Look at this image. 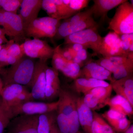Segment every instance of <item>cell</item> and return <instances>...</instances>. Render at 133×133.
Returning a JSON list of instances; mask_svg holds the SVG:
<instances>
[{
    "instance_id": "8d00e7d4",
    "label": "cell",
    "mask_w": 133,
    "mask_h": 133,
    "mask_svg": "<svg viewBox=\"0 0 133 133\" xmlns=\"http://www.w3.org/2000/svg\"><path fill=\"white\" fill-rule=\"evenodd\" d=\"M59 51L63 57L69 61H72V56L67 48L62 49L59 47Z\"/></svg>"
},
{
    "instance_id": "c3c4849f",
    "label": "cell",
    "mask_w": 133,
    "mask_h": 133,
    "mask_svg": "<svg viewBox=\"0 0 133 133\" xmlns=\"http://www.w3.org/2000/svg\"><path fill=\"white\" fill-rule=\"evenodd\" d=\"M4 45H0V51H1V50L3 48V46H4Z\"/></svg>"
},
{
    "instance_id": "83f0119b",
    "label": "cell",
    "mask_w": 133,
    "mask_h": 133,
    "mask_svg": "<svg viewBox=\"0 0 133 133\" xmlns=\"http://www.w3.org/2000/svg\"><path fill=\"white\" fill-rule=\"evenodd\" d=\"M112 85L110 83L108 86L99 87L92 89L84 94H91L98 98L107 101L110 98L112 91Z\"/></svg>"
},
{
    "instance_id": "1f68e13d",
    "label": "cell",
    "mask_w": 133,
    "mask_h": 133,
    "mask_svg": "<svg viewBox=\"0 0 133 133\" xmlns=\"http://www.w3.org/2000/svg\"><path fill=\"white\" fill-rule=\"evenodd\" d=\"M22 0H0V7L5 12L17 14Z\"/></svg>"
},
{
    "instance_id": "6da1fadb",
    "label": "cell",
    "mask_w": 133,
    "mask_h": 133,
    "mask_svg": "<svg viewBox=\"0 0 133 133\" xmlns=\"http://www.w3.org/2000/svg\"><path fill=\"white\" fill-rule=\"evenodd\" d=\"M35 63L32 58L24 56L15 64L4 71L1 70L3 76V85L18 84L31 87Z\"/></svg>"
},
{
    "instance_id": "ac0fdd59",
    "label": "cell",
    "mask_w": 133,
    "mask_h": 133,
    "mask_svg": "<svg viewBox=\"0 0 133 133\" xmlns=\"http://www.w3.org/2000/svg\"><path fill=\"white\" fill-rule=\"evenodd\" d=\"M111 84L116 95L125 98L133 107V74L115 80Z\"/></svg>"
},
{
    "instance_id": "d4e9b609",
    "label": "cell",
    "mask_w": 133,
    "mask_h": 133,
    "mask_svg": "<svg viewBox=\"0 0 133 133\" xmlns=\"http://www.w3.org/2000/svg\"><path fill=\"white\" fill-rule=\"evenodd\" d=\"M128 58L127 56H112L102 57L95 61V63L110 71L112 74Z\"/></svg>"
},
{
    "instance_id": "ffe728a7",
    "label": "cell",
    "mask_w": 133,
    "mask_h": 133,
    "mask_svg": "<svg viewBox=\"0 0 133 133\" xmlns=\"http://www.w3.org/2000/svg\"><path fill=\"white\" fill-rule=\"evenodd\" d=\"M126 0H94V5L91 7L93 15L100 17L101 21L107 18L108 12L118 6Z\"/></svg>"
},
{
    "instance_id": "f1b7e54d",
    "label": "cell",
    "mask_w": 133,
    "mask_h": 133,
    "mask_svg": "<svg viewBox=\"0 0 133 133\" xmlns=\"http://www.w3.org/2000/svg\"><path fill=\"white\" fill-rule=\"evenodd\" d=\"M83 97L84 103L93 111L103 108L107 105V102L98 98L91 94H84Z\"/></svg>"
},
{
    "instance_id": "52a82bcc",
    "label": "cell",
    "mask_w": 133,
    "mask_h": 133,
    "mask_svg": "<svg viewBox=\"0 0 133 133\" xmlns=\"http://www.w3.org/2000/svg\"><path fill=\"white\" fill-rule=\"evenodd\" d=\"M98 25L94 21L93 16L88 17L78 22H69L65 19L61 23L55 35L57 39L65 38L66 37L84 30L90 28H98Z\"/></svg>"
},
{
    "instance_id": "5bb4252c",
    "label": "cell",
    "mask_w": 133,
    "mask_h": 133,
    "mask_svg": "<svg viewBox=\"0 0 133 133\" xmlns=\"http://www.w3.org/2000/svg\"><path fill=\"white\" fill-rule=\"evenodd\" d=\"M42 0H22L20 14L24 30L29 24L37 18L42 8Z\"/></svg>"
},
{
    "instance_id": "8fae6325",
    "label": "cell",
    "mask_w": 133,
    "mask_h": 133,
    "mask_svg": "<svg viewBox=\"0 0 133 133\" xmlns=\"http://www.w3.org/2000/svg\"><path fill=\"white\" fill-rule=\"evenodd\" d=\"M59 104L57 113L66 115L77 112V102L78 96L75 92L61 88L58 96Z\"/></svg>"
},
{
    "instance_id": "d590c367",
    "label": "cell",
    "mask_w": 133,
    "mask_h": 133,
    "mask_svg": "<svg viewBox=\"0 0 133 133\" xmlns=\"http://www.w3.org/2000/svg\"><path fill=\"white\" fill-rule=\"evenodd\" d=\"M38 18L41 21L49 26H55L58 27L61 23L60 20L59 19L51 18L49 16L44 17Z\"/></svg>"
},
{
    "instance_id": "e0dca14e",
    "label": "cell",
    "mask_w": 133,
    "mask_h": 133,
    "mask_svg": "<svg viewBox=\"0 0 133 133\" xmlns=\"http://www.w3.org/2000/svg\"><path fill=\"white\" fill-rule=\"evenodd\" d=\"M79 78L108 80L112 82V74L95 62H90L81 69Z\"/></svg>"
},
{
    "instance_id": "44dd1931",
    "label": "cell",
    "mask_w": 133,
    "mask_h": 133,
    "mask_svg": "<svg viewBox=\"0 0 133 133\" xmlns=\"http://www.w3.org/2000/svg\"><path fill=\"white\" fill-rule=\"evenodd\" d=\"M27 90L26 87L18 84L7 85L3 86L0 97L3 104L9 109L19 95Z\"/></svg>"
},
{
    "instance_id": "f6af8a7d",
    "label": "cell",
    "mask_w": 133,
    "mask_h": 133,
    "mask_svg": "<svg viewBox=\"0 0 133 133\" xmlns=\"http://www.w3.org/2000/svg\"><path fill=\"white\" fill-rule=\"evenodd\" d=\"M123 133H133V124H131L128 128Z\"/></svg>"
},
{
    "instance_id": "ee69618b",
    "label": "cell",
    "mask_w": 133,
    "mask_h": 133,
    "mask_svg": "<svg viewBox=\"0 0 133 133\" xmlns=\"http://www.w3.org/2000/svg\"><path fill=\"white\" fill-rule=\"evenodd\" d=\"M5 35H6V33H5L4 29L1 28H0V38H1L3 39L7 43L9 41H8V39L6 38Z\"/></svg>"
},
{
    "instance_id": "277c9868",
    "label": "cell",
    "mask_w": 133,
    "mask_h": 133,
    "mask_svg": "<svg viewBox=\"0 0 133 133\" xmlns=\"http://www.w3.org/2000/svg\"><path fill=\"white\" fill-rule=\"evenodd\" d=\"M58 100L53 102H44L29 101L9 108L12 119L20 115H34L57 111Z\"/></svg>"
},
{
    "instance_id": "bcb514c9",
    "label": "cell",
    "mask_w": 133,
    "mask_h": 133,
    "mask_svg": "<svg viewBox=\"0 0 133 133\" xmlns=\"http://www.w3.org/2000/svg\"><path fill=\"white\" fill-rule=\"evenodd\" d=\"M3 86H4V85H3V83L2 80L0 78V96H1V93Z\"/></svg>"
},
{
    "instance_id": "f546056e",
    "label": "cell",
    "mask_w": 133,
    "mask_h": 133,
    "mask_svg": "<svg viewBox=\"0 0 133 133\" xmlns=\"http://www.w3.org/2000/svg\"><path fill=\"white\" fill-rule=\"evenodd\" d=\"M11 119L9 109L3 104L0 97V133H4Z\"/></svg>"
},
{
    "instance_id": "7bdbcfd3",
    "label": "cell",
    "mask_w": 133,
    "mask_h": 133,
    "mask_svg": "<svg viewBox=\"0 0 133 133\" xmlns=\"http://www.w3.org/2000/svg\"><path fill=\"white\" fill-rule=\"evenodd\" d=\"M49 133H62L59 131L57 123L54 124L51 129Z\"/></svg>"
},
{
    "instance_id": "7dc6e473",
    "label": "cell",
    "mask_w": 133,
    "mask_h": 133,
    "mask_svg": "<svg viewBox=\"0 0 133 133\" xmlns=\"http://www.w3.org/2000/svg\"><path fill=\"white\" fill-rule=\"evenodd\" d=\"M4 43H6L2 38H0V45H2Z\"/></svg>"
},
{
    "instance_id": "603a6c76",
    "label": "cell",
    "mask_w": 133,
    "mask_h": 133,
    "mask_svg": "<svg viewBox=\"0 0 133 133\" xmlns=\"http://www.w3.org/2000/svg\"><path fill=\"white\" fill-rule=\"evenodd\" d=\"M107 105L110 109L119 112L127 116L131 117L133 114V107L128 101L122 96L116 95L108 101Z\"/></svg>"
},
{
    "instance_id": "7402d4cb",
    "label": "cell",
    "mask_w": 133,
    "mask_h": 133,
    "mask_svg": "<svg viewBox=\"0 0 133 133\" xmlns=\"http://www.w3.org/2000/svg\"><path fill=\"white\" fill-rule=\"evenodd\" d=\"M109 83L103 80H98L93 78H78L74 80L72 86V89L78 93L85 94L93 88L99 87H107Z\"/></svg>"
},
{
    "instance_id": "484cf974",
    "label": "cell",
    "mask_w": 133,
    "mask_h": 133,
    "mask_svg": "<svg viewBox=\"0 0 133 133\" xmlns=\"http://www.w3.org/2000/svg\"><path fill=\"white\" fill-rule=\"evenodd\" d=\"M93 114L91 133H116L101 115L95 111Z\"/></svg>"
},
{
    "instance_id": "74e56055",
    "label": "cell",
    "mask_w": 133,
    "mask_h": 133,
    "mask_svg": "<svg viewBox=\"0 0 133 133\" xmlns=\"http://www.w3.org/2000/svg\"><path fill=\"white\" fill-rule=\"evenodd\" d=\"M76 55L84 62L87 59L88 57V54L87 49H83L78 52H77Z\"/></svg>"
},
{
    "instance_id": "4fadbf2b",
    "label": "cell",
    "mask_w": 133,
    "mask_h": 133,
    "mask_svg": "<svg viewBox=\"0 0 133 133\" xmlns=\"http://www.w3.org/2000/svg\"><path fill=\"white\" fill-rule=\"evenodd\" d=\"M6 35L13 38L14 41H19L24 36V29L21 18L19 15L5 12Z\"/></svg>"
},
{
    "instance_id": "7a4b0ae2",
    "label": "cell",
    "mask_w": 133,
    "mask_h": 133,
    "mask_svg": "<svg viewBox=\"0 0 133 133\" xmlns=\"http://www.w3.org/2000/svg\"><path fill=\"white\" fill-rule=\"evenodd\" d=\"M108 29L121 35L133 33V5L128 1L116 9Z\"/></svg>"
},
{
    "instance_id": "4316f807",
    "label": "cell",
    "mask_w": 133,
    "mask_h": 133,
    "mask_svg": "<svg viewBox=\"0 0 133 133\" xmlns=\"http://www.w3.org/2000/svg\"><path fill=\"white\" fill-rule=\"evenodd\" d=\"M133 58L128 57L127 61L119 65L113 73L112 75V82L130 76L133 74Z\"/></svg>"
},
{
    "instance_id": "60d3db41",
    "label": "cell",
    "mask_w": 133,
    "mask_h": 133,
    "mask_svg": "<svg viewBox=\"0 0 133 133\" xmlns=\"http://www.w3.org/2000/svg\"><path fill=\"white\" fill-rule=\"evenodd\" d=\"M0 25L3 27L4 30L6 28V23H5V16L4 15V10L0 9Z\"/></svg>"
},
{
    "instance_id": "9c48e42d",
    "label": "cell",
    "mask_w": 133,
    "mask_h": 133,
    "mask_svg": "<svg viewBox=\"0 0 133 133\" xmlns=\"http://www.w3.org/2000/svg\"><path fill=\"white\" fill-rule=\"evenodd\" d=\"M60 45L54 49L52 57V67L62 72L65 76L72 79L79 77L81 67L72 61H69L63 57L59 51Z\"/></svg>"
},
{
    "instance_id": "e575fe53",
    "label": "cell",
    "mask_w": 133,
    "mask_h": 133,
    "mask_svg": "<svg viewBox=\"0 0 133 133\" xmlns=\"http://www.w3.org/2000/svg\"><path fill=\"white\" fill-rule=\"evenodd\" d=\"M10 41L7 43L6 45H4L3 48L0 51V68H2V65L6 62L8 57V50L9 48Z\"/></svg>"
},
{
    "instance_id": "2e32d148",
    "label": "cell",
    "mask_w": 133,
    "mask_h": 133,
    "mask_svg": "<svg viewBox=\"0 0 133 133\" xmlns=\"http://www.w3.org/2000/svg\"><path fill=\"white\" fill-rule=\"evenodd\" d=\"M101 115L116 132L124 133L131 125L127 116L112 109H109Z\"/></svg>"
},
{
    "instance_id": "681fc988",
    "label": "cell",
    "mask_w": 133,
    "mask_h": 133,
    "mask_svg": "<svg viewBox=\"0 0 133 133\" xmlns=\"http://www.w3.org/2000/svg\"><path fill=\"white\" fill-rule=\"evenodd\" d=\"M77 133H85L84 132H80V131H79Z\"/></svg>"
},
{
    "instance_id": "ab89813d",
    "label": "cell",
    "mask_w": 133,
    "mask_h": 133,
    "mask_svg": "<svg viewBox=\"0 0 133 133\" xmlns=\"http://www.w3.org/2000/svg\"><path fill=\"white\" fill-rule=\"evenodd\" d=\"M69 47L76 52V54L77 52H78L83 49H86L83 45L79 44H69Z\"/></svg>"
},
{
    "instance_id": "f35d334b",
    "label": "cell",
    "mask_w": 133,
    "mask_h": 133,
    "mask_svg": "<svg viewBox=\"0 0 133 133\" xmlns=\"http://www.w3.org/2000/svg\"><path fill=\"white\" fill-rule=\"evenodd\" d=\"M20 59L16 58L9 56L7 60L5 63L2 65V67L4 66H8V65H13L16 63Z\"/></svg>"
},
{
    "instance_id": "f907efd6",
    "label": "cell",
    "mask_w": 133,
    "mask_h": 133,
    "mask_svg": "<svg viewBox=\"0 0 133 133\" xmlns=\"http://www.w3.org/2000/svg\"><path fill=\"white\" fill-rule=\"evenodd\" d=\"M1 68H0V72H1Z\"/></svg>"
},
{
    "instance_id": "ba28073f",
    "label": "cell",
    "mask_w": 133,
    "mask_h": 133,
    "mask_svg": "<svg viewBox=\"0 0 133 133\" xmlns=\"http://www.w3.org/2000/svg\"><path fill=\"white\" fill-rule=\"evenodd\" d=\"M39 115H20L13 118L7 127V133H38Z\"/></svg>"
},
{
    "instance_id": "cb8c5ba5",
    "label": "cell",
    "mask_w": 133,
    "mask_h": 133,
    "mask_svg": "<svg viewBox=\"0 0 133 133\" xmlns=\"http://www.w3.org/2000/svg\"><path fill=\"white\" fill-rule=\"evenodd\" d=\"M57 111L39 115L37 131L38 133H49L51 129L56 123Z\"/></svg>"
},
{
    "instance_id": "8992f818",
    "label": "cell",
    "mask_w": 133,
    "mask_h": 133,
    "mask_svg": "<svg viewBox=\"0 0 133 133\" xmlns=\"http://www.w3.org/2000/svg\"><path fill=\"white\" fill-rule=\"evenodd\" d=\"M23 44L24 54L30 58L46 61L52 58L54 49L45 41L37 38L28 39Z\"/></svg>"
},
{
    "instance_id": "7c38bea8",
    "label": "cell",
    "mask_w": 133,
    "mask_h": 133,
    "mask_svg": "<svg viewBox=\"0 0 133 133\" xmlns=\"http://www.w3.org/2000/svg\"><path fill=\"white\" fill-rule=\"evenodd\" d=\"M58 27L49 26L37 18L30 23L24 30V35L34 38H52L55 36Z\"/></svg>"
},
{
    "instance_id": "b9f144b4",
    "label": "cell",
    "mask_w": 133,
    "mask_h": 133,
    "mask_svg": "<svg viewBox=\"0 0 133 133\" xmlns=\"http://www.w3.org/2000/svg\"><path fill=\"white\" fill-rule=\"evenodd\" d=\"M72 61L74 63L78 64L81 68L84 66V62L79 59L76 55H75V56L72 57Z\"/></svg>"
},
{
    "instance_id": "30bf717a",
    "label": "cell",
    "mask_w": 133,
    "mask_h": 133,
    "mask_svg": "<svg viewBox=\"0 0 133 133\" xmlns=\"http://www.w3.org/2000/svg\"><path fill=\"white\" fill-rule=\"evenodd\" d=\"M119 35L114 31H110L102 37L99 55L104 57L112 56H128L121 47Z\"/></svg>"
},
{
    "instance_id": "5b68a950",
    "label": "cell",
    "mask_w": 133,
    "mask_h": 133,
    "mask_svg": "<svg viewBox=\"0 0 133 133\" xmlns=\"http://www.w3.org/2000/svg\"><path fill=\"white\" fill-rule=\"evenodd\" d=\"M47 61L39 60L35 63L31 85V93L33 100L45 101V87Z\"/></svg>"
},
{
    "instance_id": "d6986e66",
    "label": "cell",
    "mask_w": 133,
    "mask_h": 133,
    "mask_svg": "<svg viewBox=\"0 0 133 133\" xmlns=\"http://www.w3.org/2000/svg\"><path fill=\"white\" fill-rule=\"evenodd\" d=\"M77 110L79 124L84 132L85 133H91L93 119V111L84 103L83 97L78 98Z\"/></svg>"
},
{
    "instance_id": "836d02e7",
    "label": "cell",
    "mask_w": 133,
    "mask_h": 133,
    "mask_svg": "<svg viewBox=\"0 0 133 133\" xmlns=\"http://www.w3.org/2000/svg\"><path fill=\"white\" fill-rule=\"evenodd\" d=\"M42 8L45 10L50 17L61 20L54 0H42Z\"/></svg>"
},
{
    "instance_id": "4dcf8cb0",
    "label": "cell",
    "mask_w": 133,
    "mask_h": 133,
    "mask_svg": "<svg viewBox=\"0 0 133 133\" xmlns=\"http://www.w3.org/2000/svg\"><path fill=\"white\" fill-rule=\"evenodd\" d=\"M90 2L89 0H70L66 19L87 7Z\"/></svg>"
},
{
    "instance_id": "3957f363",
    "label": "cell",
    "mask_w": 133,
    "mask_h": 133,
    "mask_svg": "<svg viewBox=\"0 0 133 133\" xmlns=\"http://www.w3.org/2000/svg\"><path fill=\"white\" fill-rule=\"evenodd\" d=\"M97 29H87L71 34L64 38V44H79L87 49L92 50L95 54L99 55L102 37L98 32Z\"/></svg>"
},
{
    "instance_id": "9a60e30c",
    "label": "cell",
    "mask_w": 133,
    "mask_h": 133,
    "mask_svg": "<svg viewBox=\"0 0 133 133\" xmlns=\"http://www.w3.org/2000/svg\"><path fill=\"white\" fill-rule=\"evenodd\" d=\"M61 89L58 71L52 67L48 66L46 71L45 101L52 102L58 97Z\"/></svg>"
},
{
    "instance_id": "d6a6232c",
    "label": "cell",
    "mask_w": 133,
    "mask_h": 133,
    "mask_svg": "<svg viewBox=\"0 0 133 133\" xmlns=\"http://www.w3.org/2000/svg\"><path fill=\"white\" fill-rule=\"evenodd\" d=\"M9 48L8 50L9 56L16 58L19 59L24 56V52L23 43L19 44L15 43L14 41H10Z\"/></svg>"
}]
</instances>
